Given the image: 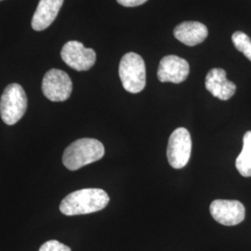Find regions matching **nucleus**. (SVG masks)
Here are the masks:
<instances>
[{"mask_svg":"<svg viewBox=\"0 0 251 251\" xmlns=\"http://www.w3.org/2000/svg\"><path fill=\"white\" fill-rule=\"evenodd\" d=\"M109 201L107 193L102 189H81L63 198L60 210L66 216L85 215L103 209Z\"/></svg>","mask_w":251,"mask_h":251,"instance_id":"nucleus-1","label":"nucleus"},{"mask_svg":"<svg viewBox=\"0 0 251 251\" xmlns=\"http://www.w3.org/2000/svg\"><path fill=\"white\" fill-rule=\"evenodd\" d=\"M104 152V146L98 140L91 138L79 139L64 150L63 165L69 171H77L89 164L101 159Z\"/></svg>","mask_w":251,"mask_h":251,"instance_id":"nucleus-2","label":"nucleus"},{"mask_svg":"<svg viewBox=\"0 0 251 251\" xmlns=\"http://www.w3.org/2000/svg\"><path fill=\"white\" fill-rule=\"evenodd\" d=\"M119 77L127 92L139 93L146 85V69L142 56L135 52L125 54L119 63Z\"/></svg>","mask_w":251,"mask_h":251,"instance_id":"nucleus-3","label":"nucleus"},{"mask_svg":"<svg viewBox=\"0 0 251 251\" xmlns=\"http://www.w3.org/2000/svg\"><path fill=\"white\" fill-rule=\"evenodd\" d=\"M27 109L26 93L17 83L9 84L0 99V116L7 125L16 124Z\"/></svg>","mask_w":251,"mask_h":251,"instance_id":"nucleus-4","label":"nucleus"},{"mask_svg":"<svg viewBox=\"0 0 251 251\" xmlns=\"http://www.w3.org/2000/svg\"><path fill=\"white\" fill-rule=\"evenodd\" d=\"M192 152V139L190 132L184 127H178L171 133L167 155L173 169L179 170L188 164Z\"/></svg>","mask_w":251,"mask_h":251,"instance_id":"nucleus-5","label":"nucleus"},{"mask_svg":"<svg viewBox=\"0 0 251 251\" xmlns=\"http://www.w3.org/2000/svg\"><path fill=\"white\" fill-rule=\"evenodd\" d=\"M73 90L70 76L60 69L46 73L42 81V92L51 101H64L69 99Z\"/></svg>","mask_w":251,"mask_h":251,"instance_id":"nucleus-6","label":"nucleus"},{"mask_svg":"<svg viewBox=\"0 0 251 251\" xmlns=\"http://www.w3.org/2000/svg\"><path fill=\"white\" fill-rule=\"evenodd\" d=\"M63 62L76 71H88L96 63V52L78 41H68L61 51Z\"/></svg>","mask_w":251,"mask_h":251,"instance_id":"nucleus-7","label":"nucleus"},{"mask_svg":"<svg viewBox=\"0 0 251 251\" xmlns=\"http://www.w3.org/2000/svg\"><path fill=\"white\" fill-rule=\"evenodd\" d=\"M209 210L216 222L225 226L239 225L246 216L245 206L237 200H214Z\"/></svg>","mask_w":251,"mask_h":251,"instance_id":"nucleus-8","label":"nucleus"},{"mask_svg":"<svg viewBox=\"0 0 251 251\" xmlns=\"http://www.w3.org/2000/svg\"><path fill=\"white\" fill-rule=\"evenodd\" d=\"M189 63L185 59L176 55L163 57L157 70V77L162 83L171 82L179 84L188 77Z\"/></svg>","mask_w":251,"mask_h":251,"instance_id":"nucleus-9","label":"nucleus"},{"mask_svg":"<svg viewBox=\"0 0 251 251\" xmlns=\"http://www.w3.org/2000/svg\"><path fill=\"white\" fill-rule=\"evenodd\" d=\"M205 86L214 97L222 100L231 99L236 91V86L226 77V72L222 68H213L207 73Z\"/></svg>","mask_w":251,"mask_h":251,"instance_id":"nucleus-10","label":"nucleus"},{"mask_svg":"<svg viewBox=\"0 0 251 251\" xmlns=\"http://www.w3.org/2000/svg\"><path fill=\"white\" fill-rule=\"evenodd\" d=\"M174 36L184 45L189 47L201 44L208 35L205 25L199 22H183L174 28Z\"/></svg>","mask_w":251,"mask_h":251,"instance_id":"nucleus-11","label":"nucleus"},{"mask_svg":"<svg viewBox=\"0 0 251 251\" xmlns=\"http://www.w3.org/2000/svg\"><path fill=\"white\" fill-rule=\"evenodd\" d=\"M64 0H40L32 18L31 25L35 31H43L57 17Z\"/></svg>","mask_w":251,"mask_h":251,"instance_id":"nucleus-12","label":"nucleus"},{"mask_svg":"<svg viewBox=\"0 0 251 251\" xmlns=\"http://www.w3.org/2000/svg\"><path fill=\"white\" fill-rule=\"evenodd\" d=\"M235 167L243 177H251V131L244 135L242 152L236 158Z\"/></svg>","mask_w":251,"mask_h":251,"instance_id":"nucleus-13","label":"nucleus"},{"mask_svg":"<svg viewBox=\"0 0 251 251\" xmlns=\"http://www.w3.org/2000/svg\"><path fill=\"white\" fill-rule=\"evenodd\" d=\"M232 41L235 49L242 52L251 62V39L244 32L236 31L232 36Z\"/></svg>","mask_w":251,"mask_h":251,"instance_id":"nucleus-14","label":"nucleus"},{"mask_svg":"<svg viewBox=\"0 0 251 251\" xmlns=\"http://www.w3.org/2000/svg\"><path fill=\"white\" fill-rule=\"evenodd\" d=\"M39 251H71V249L57 240H50L40 247Z\"/></svg>","mask_w":251,"mask_h":251,"instance_id":"nucleus-15","label":"nucleus"},{"mask_svg":"<svg viewBox=\"0 0 251 251\" xmlns=\"http://www.w3.org/2000/svg\"><path fill=\"white\" fill-rule=\"evenodd\" d=\"M117 1L123 7L133 8V7H138V6L143 5L147 0H117Z\"/></svg>","mask_w":251,"mask_h":251,"instance_id":"nucleus-16","label":"nucleus"},{"mask_svg":"<svg viewBox=\"0 0 251 251\" xmlns=\"http://www.w3.org/2000/svg\"><path fill=\"white\" fill-rule=\"evenodd\" d=\"M0 1H1V0H0Z\"/></svg>","mask_w":251,"mask_h":251,"instance_id":"nucleus-17","label":"nucleus"}]
</instances>
